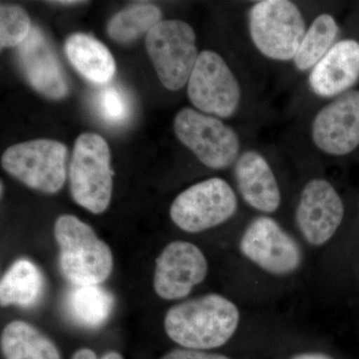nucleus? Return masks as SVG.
<instances>
[{
    "mask_svg": "<svg viewBox=\"0 0 359 359\" xmlns=\"http://www.w3.org/2000/svg\"><path fill=\"white\" fill-rule=\"evenodd\" d=\"M240 313L233 302L211 294L182 302L168 311L164 327L176 344L194 351L224 346L235 334Z\"/></svg>",
    "mask_w": 359,
    "mask_h": 359,
    "instance_id": "1",
    "label": "nucleus"
},
{
    "mask_svg": "<svg viewBox=\"0 0 359 359\" xmlns=\"http://www.w3.org/2000/svg\"><path fill=\"white\" fill-rule=\"evenodd\" d=\"M59 247L61 273L75 285L105 282L114 266L109 245L88 224L71 215H63L54 224Z\"/></svg>",
    "mask_w": 359,
    "mask_h": 359,
    "instance_id": "2",
    "label": "nucleus"
},
{
    "mask_svg": "<svg viewBox=\"0 0 359 359\" xmlns=\"http://www.w3.org/2000/svg\"><path fill=\"white\" fill-rule=\"evenodd\" d=\"M110 148L102 136L80 135L69 165L70 192L78 205L93 214L109 207L113 192Z\"/></svg>",
    "mask_w": 359,
    "mask_h": 359,
    "instance_id": "3",
    "label": "nucleus"
},
{
    "mask_svg": "<svg viewBox=\"0 0 359 359\" xmlns=\"http://www.w3.org/2000/svg\"><path fill=\"white\" fill-rule=\"evenodd\" d=\"M252 43L273 60H294L306 32L301 9L289 0H264L255 4L249 13Z\"/></svg>",
    "mask_w": 359,
    "mask_h": 359,
    "instance_id": "4",
    "label": "nucleus"
},
{
    "mask_svg": "<svg viewBox=\"0 0 359 359\" xmlns=\"http://www.w3.org/2000/svg\"><path fill=\"white\" fill-rule=\"evenodd\" d=\"M146 49L164 87L177 91L188 83L199 57L192 26L162 20L146 35Z\"/></svg>",
    "mask_w": 359,
    "mask_h": 359,
    "instance_id": "5",
    "label": "nucleus"
},
{
    "mask_svg": "<svg viewBox=\"0 0 359 359\" xmlns=\"http://www.w3.org/2000/svg\"><path fill=\"white\" fill-rule=\"evenodd\" d=\"M67 147L50 139L23 142L7 149L1 166L33 190L55 194L65 186Z\"/></svg>",
    "mask_w": 359,
    "mask_h": 359,
    "instance_id": "6",
    "label": "nucleus"
},
{
    "mask_svg": "<svg viewBox=\"0 0 359 359\" xmlns=\"http://www.w3.org/2000/svg\"><path fill=\"white\" fill-rule=\"evenodd\" d=\"M174 131L179 141L211 169H226L240 157L237 132L214 116L184 108L175 117Z\"/></svg>",
    "mask_w": 359,
    "mask_h": 359,
    "instance_id": "7",
    "label": "nucleus"
},
{
    "mask_svg": "<svg viewBox=\"0 0 359 359\" xmlns=\"http://www.w3.org/2000/svg\"><path fill=\"white\" fill-rule=\"evenodd\" d=\"M237 209L231 187L223 179L212 178L180 194L170 208V217L181 230L200 233L228 221Z\"/></svg>",
    "mask_w": 359,
    "mask_h": 359,
    "instance_id": "8",
    "label": "nucleus"
},
{
    "mask_svg": "<svg viewBox=\"0 0 359 359\" xmlns=\"http://www.w3.org/2000/svg\"><path fill=\"white\" fill-rule=\"evenodd\" d=\"M191 103L207 115L231 117L238 109L242 90L233 71L217 52H201L188 82Z\"/></svg>",
    "mask_w": 359,
    "mask_h": 359,
    "instance_id": "9",
    "label": "nucleus"
},
{
    "mask_svg": "<svg viewBox=\"0 0 359 359\" xmlns=\"http://www.w3.org/2000/svg\"><path fill=\"white\" fill-rule=\"evenodd\" d=\"M241 252L271 275L285 276L299 268L301 247L275 219L262 216L252 219L240 242Z\"/></svg>",
    "mask_w": 359,
    "mask_h": 359,
    "instance_id": "10",
    "label": "nucleus"
},
{
    "mask_svg": "<svg viewBox=\"0 0 359 359\" xmlns=\"http://www.w3.org/2000/svg\"><path fill=\"white\" fill-rule=\"evenodd\" d=\"M207 259L192 243H170L156 259L154 290L161 299H180L190 294L208 273Z\"/></svg>",
    "mask_w": 359,
    "mask_h": 359,
    "instance_id": "11",
    "label": "nucleus"
},
{
    "mask_svg": "<svg viewBox=\"0 0 359 359\" xmlns=\"http://www.w3.org/2000/svg\"><path fill=\"white\" fill-rule=\"evenodd\" d=\"M314 145L327 155L344 156L359 146V90H351L325 105L311 126Z\"/></svg>",
    "mask_w": 359,
    "mask_h": 359,
    "instance_id": "12",
    "label": "nucleus"
},
{
    "mask_svg": "<svg viewBox=\"0 0 359 359\" xmlns=\"http://www.w3.org/2000/svg\"><path fill=\"white\" fill-rule=\"evenodd\" d=\"M344 217V203L330 182L313 179L306 183L295 212L297 226L306 242L325 245L334 237Z\"/></svg>",
    "mask_w": 359,
    "mask_h": 359,
    "instance_id": "13",
    "label": "nucleus"
},
{
    "mask_svg": "<svg viewBox=\"0 0 359 359\" xmlns=\"http://www.w3.org/2000/svg\"><path fill=\"white\" fill-rule=\"evenodd\" d=\"M18 55L21 70L33 89L54 100L67 96L69 87L65 71L40 28L32 27L29 36L18 46Z\"/></svg>",
    "mask_w": 359,
    "mask_h": 359,
    "instance_id": "14",
    "label": "nucleus"
},
{
    "mask_svg": "<svg viewBox=\"0 0 359 359\" xmlns=\"http://www.w3.org/2000/svg\"><path fill=\"white\" fill-rule=\"evenodd\" d=\"M359 79V42H337L313 69L309 78L311 90L320 97L346 93Z\"/></svg>",
    "mask_w": 359,
    "mask_h": 359,
    "instance_id": "15",
    "label": "nucleus"
},
{
    "mask_svg": "<svg viewBox=\"0 0 359 359\" xmlns=\"http://www.w3.org/2000/svg\"><path fill=\"white\" fill-rule=\"evenodd\" d=\"M235 177L243 199L257 211L273 212L282 203L275 174L263 155L245 151L235 165Z\"/></svg>",
    "mask_w": 359,
    "mask_h": 359,
    "instance_id": "16",
    "label": "nucleus"
},
{
    "mask_svg": "<svg viewBox=\"0 0 359 359\" xmlns=\"http://www.w3.org/2000/svg\"><path fill=\"white\" fill-rule=\"evenodd\" d=\"M65 54L73 67L89 81L106 84L116 72L114 57L109 49L84 33L71 34L65 42Z\"/></svg>",
    "mask_w": 359,
    "mask_h": 359,
    "instance_id": "17",
    "label": "nucleus"
},
{
    "mask_svg": "<svg viewBox=\"0 0 359 359\" xmlns=\"http://www.w3.org/2000/svg\"><path fill=\"white\" fill-rule=\"evenodd\" d=\"M1 349L6 359H61L53 341L22 320L13 321L4 328Z\"/></svg>",
    "mask_w": 359,
    "mask_h": 359,
    "instance_id": "18",
    "label": "nucleus"
},
{
    "mask_svg": "<svg viewBox=\"0 0 359 359\" xmlns=\"http://www.w3.org/2000/svg\"><path fill=\"white\" fill-rule=\"evenodd\" d=\"M43 285V276L39 269L28 259H18L0 282L1 306H32L39 301Z\"/></svg>",
    "mask_w": 359,
    "mask_h": 359,
    "instance_id": "19",
    "label": "nucleus"
},
{
    "mask_svg": "<svg viewBox=\"0 0 359 359\" xmlns=\"http://www.w3.org/2000/svg\"><path fill=\"white\" fill-rule=\"evenodd\" d=\"M339 32V25L334 16L328 13L318 15L306 29L295 53L294 62L297 70L313 69L334 46Z\"/></svg>",
    "mask_w": 359,
    "mask_h": 359,
    "instance_id": "20",
    "label": "nucleus"
},
{
    "mask_svg": "<svg viewBox=\"0 0 359 359\" xmlns=\"http://www.w3.org/2000/svg\"><path fill=\"white\" fill-rule=\"evenodd\" d=\"M114 297L100 285H77L68 299V309L77 323L98 327L109 318Z\"/></svg>",
    "mask_w": 359,
    "mask_h": 359,
    "instance_id": "21",
    "label": "nucleus"
},
{
    "mask_svg": "<svg viewBox=\"0 0 359 359\" xmlns=\"http://www.w3.org/2000/svg\"><path fill=\"white\" fill-rule=\"evenodd\" d=\"M162 21L159 7L153 4H135L119 11L107 25L110 39L118 43H130L155 27Z\"/></svg>",
    "mask_w": 359,
    "mask_h": 359,
    "instance_id": "22",
    "label": "nucleus"
},
{
    "mask_svg": "<svg viewBox=\"0 0 359 359\" xmlns=\"http://www.w3.org/2000/svg\"><path fill=\"white\" fill-rule=\"evenodd\" d=\"M27 13L18 6L0 7V46L1 49L20 46L32 32Z\"/></svg>",
    "mask_w": 359,
    "mask_h": 359,
    "instance_id": "23",
    "label": "nucleus"
},
{
    "mask_svg": "<svg viewBox=\"0 0 359 359\" xmlns=\"http://www.w3.org/2000/svg\"><path fill=\"white\" fill-rule=\"evenodd\" d=\"M99 114L110 124H122L129 117V102L124 93L116 87H106L97 98Z\"/></svg>",
    "mask_w": 359,
    "mask_h": 359,
    "instance_id": "24",
    "label": "nucleus"
},
{
    "mask_svg": "<svg viewBox=\"0 0 359 359\" xmlns=\"http://www.w3.org/2000/svg\"><path fill=\"white\" fill-rule=\"evenodd\" d=\"M162 359H231L222 354L205 353L194 349H175Z\"/></svg>",
    "mask_w": 359,
    "mask_h": 359,
    "instance_id": "25",
    "label": "nucleus"
},
{
    "mask_svg": "<svg viewBox=\"0 0 359 359\" xmlns=\"http://www.w3.org/2000/svg\"><path fill=\"white\" fill-rule=\"evenodd\" d=\"M72 359H98L96 353L89 348H82L76 351L73 355Z\"/></svg>",
    "mask_w": 359,
    "mask_h": 359,
    "instance_id": "26",
    "label": "nucleus"
},
{
    "mask_svg": "<svg viewBox=\"0 0 359 359\" xmlns=\"http://www.w3.org/2000/svg\"><path fill=\"white\" fill-rule=\"evenodd\" d=\"M292 359H334L330 358V355L325 353H301L297 354Z\"/></svg>",
    "mask_w": 359,
    "mask_h": 359,
    "instance_id": "27",
    "label": "nucleus"
},
{
    "mask_svg": "<svg viewBox=\"0 0 359 359\" xmlns=\"http://www.w3.org/2000/svg\"><path fill=\"white\" fill-rule=\"evenodd\" d=\"M100 359H124V358H122L121 354L115 353V351H111V353L104 354L102 358H101Z\"/></svg>",
    "mask_w": 359,
    "mask_h": 359,
    "instance_id": "28",
    "label": "nucleus"
},
{
    "mask_svg": "<svg viewBox=\"0 0 359 359\" xmlns=\"http://www.w3.org/2000/svg\"><path fill=\"white\" fill-rule=\"evenodd\" d=\"M52 4H57L59 6H75V4H83V1H53Z\"/></svg>",
    "mask_w": 359,
    "mask_h": 359,
    "instance_id": "29",
    "label": "nucleus"
},
{
    "mask_svg": "<svg viewBox=\"0 0 359 359\" xmlns=\"http://www.w3.org/2000/svg\"><path fill=\"white\" fill-rule=\"evenodd\" d=\"M4 184L1 183V196L4 195Z\"/></svg>",
    "mask_w": 359,
    "mask_h": 359,
    "instance_id": "30",
    "label": "nucleus"
}]
</instances>
